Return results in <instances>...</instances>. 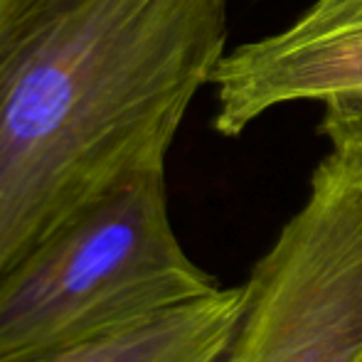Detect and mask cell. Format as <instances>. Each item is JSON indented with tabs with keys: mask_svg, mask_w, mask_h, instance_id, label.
I'll return each mask as SVG.
<instances>
[{
	"mask_svg": "<svg viewBox=\"0 0 362 362\" xmlns=\"http://www.w3.org/2000/svg\"><path fill=\"white\" fill-rule=\"evenodd\" d=\"M227 33V0H0V276L165 163Z\"/></svg>",
	"mask_w": 362,
	"mask_h": 362,
	"instance_id": "obj_1",
	"label": "cell"
},
{
	"mask_svg": "<svg viewBox=\"0 0 362 362\" xmlns=\"http://www.w3.org/2000/svg\"><path fill=\"white\" fill-rule=\"evenodd\" d=\"M219 284L187 257L153 163L59 224L0 276V362H30Z\"/></svg>",
	"mask_w": 362,
	"mask_h": 362,
	"instance_id": "obj_2",
	"label": "cell"
},
{
	"mask_svg": "<svg viewBox=\"0 0 362 362\" xmlns=\"http://www.w3.org/2000/svg\"><path fill=\"white\" fill-rule=\"evenodd\" d=\"M219 362H362V180L325 153L308 195L249 272Z\"/></svg>",
	"mask_w": 362,
	"mask_h": 362,
	"instance_id": "obj_3",
	"label": "cell"
},
{
	"mask_svg": "<svg viewBox=\"0 0 362 362\" xmlns=\"http://www.w3.org/2000/svg\"><path fill=\"white\" fill-rule=\"evenodd\" d=\"M219 136L244 134L272 109L362 99V0H313L293 23L224 52L215 74Z\"/></svg>",
	"mask_w": 362,
	"mask_h": 362,
	"instance_id": "obj_4",
	"label": "cell"
},
{
	"mask_svg": "<svg viewBox=\"0 0 362 362\" xmlns=\"http://www.w3.org/2000/svg\"><path fill=\"white\" fill-rule=\"evenodd\" d=\"M247 288L219 286L124 328L30 362H219L244 310Z\"/></svg>",
	"mask_w": 362,
	"mask_h": 362,
	"instance_id": "obj_5",
	"label": "cell"
}]
</instances>
